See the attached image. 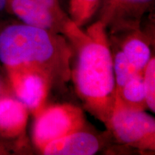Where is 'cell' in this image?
Wrapping results in <instances>:
<instances>
[{
	"instance_id": "8",
	"label": "cell",
	"mask_w": 155,
	"mask_h": 155,
	"mask_svg": "<svg viewBox=\"0 0 155 155\" xmlns=\"http://www.w3.org/2000/svg\"><path fill=\"white\" fill-rule=\"evenodd\" d=\"M29 110L17 98L0 96V137L12 139L25 132Z\"/></svg>"
},
{
	"instance_id": "11",
	"label": "cell",
	"mask_w": 155,
	"mask_h": 155,
	"mask_svg": "<svg viewBox=\"0 0 155 155\" xmlns=\"http://www.w3.org/2000/svg\"><path fill=\"white\" fill-rule=\"evenodd\" d=\"M100 3L101 0H70L71 19L80 28L94 17Z\"/></svg>"
},
{
	"instance_id": "12",
	"label": "cell",
	"mask_w": 155,
	"mask_h": 155,
	"mask_svg": "<svg viewBox=\"0 0 155 155\" xmlns=\"http://www.w3.org/2000/svg\"><path fill=\"white\" fill-rule=\"evenodd\" d=\"M114 72L116 82V91L121 88L129 79L143 72L137 70L125 57L121 50L117 51L113 58Z\"/></svg>"
},
{
	"instance_id": "18",
	"label": "cell",
	"mask_w": 155,
	"mask_h": 155,
	"mask_svg": "<svg viewBox=\"0 0 155 155\" xmlns=\"http://www.w3.org/2000/svg\"><path fill=\"white\" fill-rule=\"evenodd\" d=\"M2 96V91H1V87H0V96Z\"/></svg>"
},
{
	"instance_id": "5",
	"label": "cell",
	"mask_w": 155,
	"mask_h": 155,
	"mask_svg": "<svg viewBox=\"0 0 155 155\" xmlns=\"http://www.w3.org/2000/svg\"><path fill=\"white\" fill-rule=\"evenodd\" d=\"M9 79L15 96L28 108L29 111L36 114L43 108L48 97L50 81L45 75L29 69L7 71Z\"/></svg>"
},
{
	"instance_id": "14",
	"label": "cell",
	"mask_w": 155,
	"mask_h": 155,
	"mask_svg": "<svg viewBox=\"0 0 155 155\" xmlns=\"http://www.w3.org/2000/svg\"><path fill=\"white\" fill-rule=\"evenodd\" d=\"M36 2L40 4V5L43 6L48 10H50L51 12H53L54 15H56L60 19L64 21H70L71 19L68 18L64 14V12L62 10L61 7H60L59 3L58 0H34Z\"/></svg>"
},
{
	"instance_id": "9",
	"label": "cell",
	"mask_w": 155,
	"mask_h": 155,
	"mask_svg": "<svg viewBox=\"0 0 155 155\" xmlns=\"http://www.w3.org/2000/svg\"><path fill=\"white\" fill-rule=\"evenodd\" d=\"M143 72L137 73L129 79L119 90L116 91V96L125 105L136 109L144 110L147 106Z\"/></svg>"
},
{
	"instance_id": "2",
	"label": "cell",
	"mask_w": 155,
	"mask_h": 155,
	"mask_svg": "<svg viewBox=\"0 0 155 155\" xmlns=\"http://www.w3.org/2000/svg\"><path fill=\"white\" fill-rule=\"evenodd\" d=\"M72 45L59 33L24 24L0 31V62L7 71L29 69L45 75L51 84L71 78Z\"/></svg>"
},
{
	"instance_id": "6",
	"label": "cell",
	"mask_w": 155,
	"mask_h": 155,
	"mask_svg": "<svg viewBox=\"0 0 155 155\" xmlns=\"http://www.w3.org/2000/svg\"><path fill=\"white\" fill-rule=\"evenodd\" d=\"M7 9L24 24L51 31L65 33L72 20L64 21L34 0H7Z\"/></svg>"
},
{
	"instance_id": "10",
	"label": "cell",
	"mask_w": 155,
	"mask_h": 155,
	"mask_svg": "<svg viewBox=\"0 0 155 155\" xmlns=\"http://www.w3.org/2000/svg\"><path fill=\"white\" fill-rule=\"evenodd\" d=\"M121 51L131 65L139 71H144L152 58L148 44L137 37L128 38L123 44Z\"/></svg>"
},
{
	"instance_id": "13",
	"label": "cell",
	"mask_w": 155,
	"mask_h": 155,
	"mask_svg": "<svg viewBox=\"0 0 155 155\" xmlns=\"http://www.w3.org/2000/svg\"><path fill=\"white\" fill-rule=\"evenodd\" d=\"M145 97L147 108L155 111V61L152 58L145 67L143 73Z\"/></svg>"
},
{
	"instance_id": "3",
	"label": "cell",
	"mask_w": 155,
	"mask_h": 155,
	"mask_svg": "<svg viewBox=\"0 0 155 155\" xmlns=\"http://www.w3.org/2000/svg\"><path fill=\"white\" fill-rule=\"evenodd\" d=\"M106 126L122 144L140 150H154V118L144 110L125 105L117 96Z\"/></svg>"
},
{
	"instance_id": "15",
	"label": "cell",
	"mask_w": 155,
	"mask_h": 155,
	"mask_svg": "<svg viewBox=\"0 0 155 155\" xmlns=\"http://www.w3.org/2000/svg\"><path fill=\"white\" fill-rule=\"evenodd\" d=\"M113 7H146L152 0H108Z\"/></svg>"
},
{
	"instance_id": "7",
	"label": "cell",
	"mask_w": 155,
	"mask_h": 155,
	"mask_svg": "<svg viewBox=\"0 0 155 155\" xmlns=\"http://www.w3.org/2000/svg\"><path fill=\"white\" fill-rule=\"evenodd\" d=\"M101 147V139L83 129L49 143L41 152L46 155H92L96 154Z\"/></svg>"
},
{
	"instance_id": "17",
	"label": "cell",
	"mask_w": 155,
	"mask_h": 155,
	"mask_svg": "<svg viewBox=\"0 0 155 155\" xmlns=\"http://www.w3.org/2000/svg\"><path fill=\"white\" fill-rule=\"evenodd\" d=\"M7 0H0V12L7 9Z\"/></svg>"
},
{
	"instance_id": "16",
	"label": "cell",
	"mask_w": 155,
	"mask_h": 155,
	"mask_svg": "<svg viewBox=\"0 0 155 155\" xmlns=\"http://www.w3.org/2000/svg\"><path fill=\"white\" fill-rule=\"evenodd\" d=\"M0 137V154H8V150H7V147L5 144V143L3 142L2 140L1 139Z\"/></svg>"
},
{
	"instance_id": "4",
	"label": "cell",
	"mask_w": 155,
	"mask_h": 155,
	"mask_svg": "<svg viewBox=\"0 0 155 155\" xmlns=\"http://www.w3.org/2000/svg\"><path fill=\"white\" fill-rule=\"evenodd\" d=\"M35 116L32 140L40 152L49 143L84 129L86 125L83 110L73 104L43 107Z\"/></svg>"
},
{
	"instance_id": "1",
	"label": "cell",
	"mask_w": 155,
	"mask_h": 155,
	"mask_svg": "<svg viewBox=\"0 0 155 155\" xmlns=\"http://www.w3.org/2000/svg\"><path fill=\"white\" fill-rule=\"evenodd\" d=\"M105 28L100 21L84 33L71 21L65 35L76 49V63L71 70V78L77 94L87 109L106 124L115 102L116 82Z\"/></svg>"
}]
</instances>
